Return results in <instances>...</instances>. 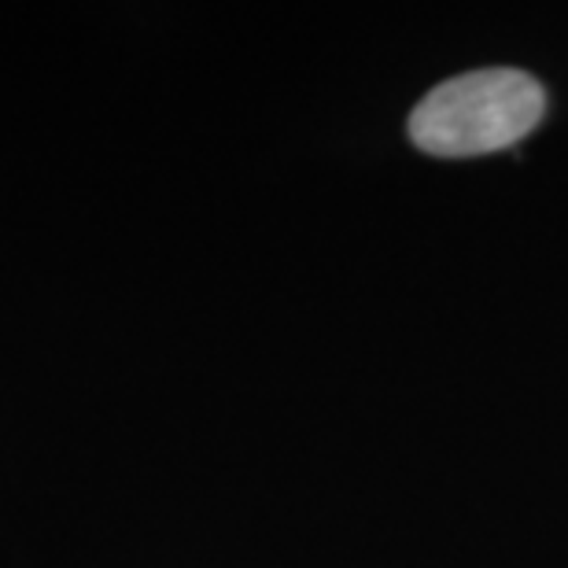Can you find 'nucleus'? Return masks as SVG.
<instances>
[{
	"label": "nucleus",
	"mask_w": 568,
	"mask_h": 568,
	"mask_svg": "<svg viewBox=\"0 0 568 568\" xmlns=\"http://www.w3.org/2000/svg\"><path fill=\"white\" fill-rule=\"evenodd\" d=\"M542 111L547 93L536 78L514 67H487L432 89L410 115V141L443 159L503 152L539 126Z\"/></svg>",
	"instance_id": "nucleus-1"
}]
</instances>
